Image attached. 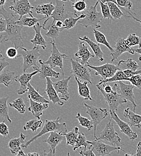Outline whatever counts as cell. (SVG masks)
Here are the masks:
<instances>
[{"instance_id":"6da1fadb","label":"cell","mask_w":141,"mask_h":156,"mask_svg":"<svg viewBox=\"0 0 141 156\" xmlns=\"http://www.w3.org/2000/svg\"><path fill=\"white\" fill-rule=\"evenodd\" d=\"M0 14L7 21L6 30L0 34V44L4 41H10L17 49L23 47V39L21 34L23 26L16 23V21L19 19L17 18L16 15L8 12L3 6L0 7Z\"/></svg>"},{"instance_id":"7a4b0ae2","label":"cell","mask_w":141,"mask_h":156,"mask_svg":"<svg viewBox=\"0 0 141 156\" xmlns=\"http://www.w3.org/2000/svg\"><path fill=\"white\" fill-rule=\"evenodd\" d=\"M60 117H58L56 119L54 120H48L46 119L44 122V125L41 129V132L35 136L33 137L31 139L28 141L25 142L22 145V147L25 148H27L32 142H33L35 140L37 139L39 137L43 136L44 134L48 133H51V132L56 131V132H60L61 133H67V125L65 122H60Z\"/></svg>"},{"instance_id":"3957f363","label":"cell","mask_w":141,"mask_h":156,"mask_svg":"<svg viewBox=\"0 0 141 156\" xmlns=\"http://www.w3.org/2000/svg\"><path fill=\"white\" fill-rule=\"evenodd\" d=\"M69 1H63L62 0H57L55 9L53 11L51 18H53L52 23H55L57 20L62 22L67 18L70 17H78L76 12L70 5Z\"/></svg>"},{"instance_id":"277c9868","label":"cell","mask_w":141,"mask_h":156,"mask_svg":"<svg viewBox=\"0 0 141 156\" xmlns=\"http://www.w3.org/2000/svg\"><path fill=\"white\" fill-rule=\"evenodd\" d=\"M96 86L99 90V92H100L102 94L106 102L109 105L110 111L117 112L120 105L127 103V100L123 98V96L118 91L119 88L117 83H115V85L112 87V91L109 93H106L103 90V87H101L100 85L97 84Z\"/></svg>"},{"instance_id":"5b68a950","label":"cell","mask_w":141,"mask_h":156,"mask_svg":"<svg viewBox=\"0 0 141 156\" xmlns=\"http://www.w3.org/2000/svg\"><path fill=\"white\" fill-rule=\"evenodd\" d=\"M99 3V1H97L94 5H91L90 8L86 9L84 11L85 16L79 20L78 22L79 24L86 28L90 26L97 28H100V25L99 23L103 18L102 13L97 10V6Z\"/></svg>"},{"instance_id":"8992f818","label":"cell","mask_w":141,"mask_h":156,"mask_svg":"<svg viewBox=\"0 0 141 156\" xmlns=\"http://www.w3.org/2000/svg\"><path fill=\"white\" fill-rule=\"evenodd\" d=\"M18 51V57L22 56L23 59V72H26V70L33 66H37V62L39 61V57L41 56L39 52V46H36L31 50L23 47H20Z\"/></svg>"},{"instance_id":"52a82bcc","label":"cell","mask_w":141,"mask_h":156,"mask_svg":"<svg viewBox=\"0 0 141 156\" xmlns=\"http://www.w3.org/2000/svg\"><path fill=\"white\" fill-rule=\"evenodd\" d=\"M70 61L72 64V70L70 73L80 80L87 81L88 83L93 84L91 81L92 77L91 75V69L86 64H82L78 60L71 58Z\"/></svg>"},{"instance_id":"ba28073f","label":"cell","mask_w":141,"mask_h":156,"mask_svg":"<svg viewBox=\"0 0 141 156\" xmlns=\"http://www.w3.org/2000/svg\"><path fill=\"white\" fill-rule=\"evenodd\" d=\"M85 106L86 108V113L91 117V120L94 124V137L96 139V129L98 125L100 124L101 121L108 115V111L106 109L97 108L94 106L89 105L87 103H84Z\"/></svg>"},{"instance_id":"9c48e42d","label":"cell","mask_w":141,"mask_h":156,"mask_svg":"<svg viewBox=\"0 0 141 156\" xmlns=\"http://www.w3.org/2000/svg\"><path fill=\"white\" fill-rule=\"evenodd\" d=\"M50 43L52 46L51 54L50 57L46 61H43L44 63L49 65L52 68L59 67L62 72V78L64 77V73L63 70V61L67 58V55L61 54L58 49L55 42L51 41Z\"/></svg>"},{"instance_id":"30bf717a","label":"cell","mask_w":141,"mask_h":156,"mask_svg":"<svg viewBox=\"0 0 141 156\" xmlns=\"http://www.w3.org/2000/svg\"><path fill=\"white\" fill-rule=\"evenodd\" d=\"M112 119L111 118L109 122L106 124L104 129L101 132L99 137L96 139L107 141L114 145H116L121 144V139L115 130L114 124L111 122Z\"/></svg>"},{"instance_id":"8fae6325","label":"cell","mask_w":141,"mask_h":156,"mask_svg":"<svg viewBox=\"0 0 141 156\" xmlns=\"http://www.w3.org/2000/svg\"><path fill=\"white\" fill-rule=\"evenodd\" d=\"M9 8L14 12L15 15L19 16L18 20H20L26 15H29L31 17H33V9L34 7L31 5L29 0H13L12 2V5Z\"/></svg>"},{"instance_id":"7c38bea8","label":"cell","mask_w":141,"mask_h":156,"mask_svg":"<svg viewBox=\"0 0 141 156\" xmlns=\"http://www.w3.org/2000/svg\"><path fill=\"white\" fill-rule=\"evenodd\" d=\"M93 146V151L96 156H109L111 153L114 151H125L120 147H115V145H109L102 142L100 140L95 139L93 141H88Z\"/></svg>"},{"instance_id":"4fadbf2b","label":"cell","mask_w":141,"mask_h":156,"mask_svg":"<svg viewBox=\"0 0 141 156\" xmlns=\"http://www.w3.org/2000/svg\"><path fill=\"white\" fill-rule=\"evenodd\" d=\"M86 65L90 69L96 71V75L100 76V80H105L108 78H111L113 76L118 70H121L118 66L111 63H106L100 66H94L88 62Z\"/></svg>"},{"instance_id":"5bb4252c","label":"cell","mask_w":141,"mask_h":156,"mask_svg":"<svg viewBox=\"0 0 141 156\" xmlns=\"http://www.w3.org/2000/svg\"><path fill=\"white\" fill-rule=\"evenodd\" d=\"M111 118L115 121V122L117 123L118 126L119 127L121 132L129 138H130L131 140H135L137 139L138 135L136 133L134 132L131 128V126L129 123H127L124 122V121L121 120V119L118 116V115L116 114V112L110 111H109Z\"/></svg>"},{"instance_id":"9a60e30c","label":"cell","mask_w":141,"mask_h":156,"mask_svg":"<svg viewBox=\"0 0 141 156\" xmlns=\"http://www.w3.org/2000/svg\"><path fill=\"white\" fill-rule=\"evenodd\" d=\"M118 83L120 87L118 88V91L123 98L127 100H129L132 105H133V111L135 112L136 108L137 107L135 96L133 93V90L135 88V86L131 84H125L122 82V80L118 81Z\"/></svg>"},{"instance_id":"2e32d148","label":"cell","mask_w":141,"mask_h":156,"mask_svg":"<svg viewBox=\"0 0 141 156\" xmlns=\"http://www.w3.org/2000/svg\"><path fill=\"white\" fill-rule=\"evenodd\" d=\"M64 137L65 136L64 135L63 133H61L60 132H51L49 136L47 139L43 140V142H46L50 145L49 153L45 154L55 156L56 147L64 139Z\"/></svg>"},{"instance_id":"e0dca14e","label":"cell","mask_w":141,"mask_h":156,"mask_svg":"<svg viewBox=\"0 0 141 156\" xmlns=\"http://www.w3.org/2000/svg\"><path fill=\"white\" fill-rule=\"evenodd\" d=\"M125 52H129L133 55L135 52L133 51V49L131 47L129 46L125 42V40L123 38H120L116 41L115 46L114 48V52L111 53L112 56L111 61L113 62L115 59L120 57L121 55Z\"/></svg>"},{"instance_id":"ac0fdd59","label":"cell","mask_w":141,"mask_h":156,"mask_svg":"<svg viewBox=\"0 0 141 156\" xmlns=\"http://www.w3.org/2000/svg\"><path fill=\"white\" fill-rule=\"evenodd\" d=\"M39 62L41 64V68H39V66H33V68L34 70H38L39 72V76L41 79H44L46 77H52L58 79L60 76V73L57 72L53 70V68H52L49 65L44 63L42 59H39Z\"/></svg>"},{"instance_id":"d6986e66","label":"cell","mask_w":141,"mask_h":156,"mask_svg":"<svg viewBox=\"0 0 141 156\" xmlns=\"http://www.w3.org/2000/svg\"><path fill=\"white\" fill-rule=\"evenodd\" d=\"M72 76H69L66 79L62 78L60 80L53 83V86L58 94H60L61 99L64 101L69 100L70 94L69 92V82Z\"/></svg>"},{"instance_id":"ffe728a7","label":"cell","mask_w":141,"mask_h":156,"mask_svg":"<svg viewBox=\"0 0 141 156\" xmlns=\"http://www.w3.org/2000/svg\"><path fill=\"white\" fill-rule=\"evenodd\" d=\"M38 70H35L32 73L23 72V74L16 76L15 78V81L19 82L20 84V88L17 91L18 94L22 95L28 91V84L31 80L33 76L39 73Z\"/></svg>"},{"instance_id":"44dd1931","label":"cell","mask_w":141,"mask_h":156,"mask_svg":"<svg viewBox=\"0 0 141 156\" xmlns=\"http://www.w3.org/2000/svg\"><path fill=\"white\" fill-rule=\"evenodd\" d=\"M78 51L75 53V56L77 57V60L81 59V63L82 64H86L88 62V60L91 58H94L95 55L91 54L88 49L87 44L85 41H82L78 45Z\"/></svg>"},{"instance_id":"7402d4cb","label":"cell","mask_w":141,"mask_h":156,"mask_svg":"<svg viewBox=\"0 0 141 156\" xmlns=\"http://www.w3.org/2000/svg\"><path fill=\"white\" fill-rule=\"evenodd\" d=\"M46 88L45 90V92L47 94V96L49 99L52 101L53 104L58 103L60 106H63L64 102L58 96L57 92L53 86V82L51 80L50 77H46Z\"/></svg>"},{"instance_id":"603a6c76","label":"cell","mask_w":141,"mask_h":156,"mask_svg":"<svg viewBox=\"0 0 141 156\" xmlns=\"http://www.w3.org/2000/svg\"><path fill=\"white\" fill-rule=\"evenodd\" d=\"M30 106L28 108V111H30L33 115L35 118L40 119L41 117L43 115V111L48 108L49 103H41L35 101L31 98H28Z\"/></svg>"},{"instance_id":"cb8c5ba5","label":"cell","mask_w":141,"mask_h":156,"mask_svg":"<svg viewBox=\"0 0 141 156\" xmlns=\"http://www.w3.org/2000/svg\"><path fill=\"white\" fill-rule=\"evenodd\" d=\"M33 28L36 31V35L34 38L31 40L30 41L31 42L34 46H41L43 50L46 49L47 44L49 43L45 40L41 34V29L42 28V26H41L39 22H38Z\"/></svg>"},{"instance_id":"d4e9b609","label":"cell","mask_w":141,"mask_h":156,"mask_svg":"<svg viewBox=\"0 0 141 156\" xmlns=\"http://www.w3.org/2000/svg\"><path fill=\"white\" fill-rule=\"evenodd\" d=\"M26 137V135L21 133L19 137L14 138L10 140L8 147L13 155L16 156L17 154L21 150L22 145L25 143L24 142Z\"/></svg>"},{"instance_id":"484cf974","label":"cell","mask_w":141,"mask_h":156,"mask_svg":"<svg viewBox=\"0 0 141 156\" xmlns=\"http://www.w3.org/2000/svg\"><path fill=\"white\" fill-rule=\"evenodd\" d=\"M123 115L129 119V124L131 127L141 128V115L136 114L135 112L130 110L129 108L124 109Z\"/></svg>"},{"instance_id":"4316f807","label":"cell","mask_w":141,"mask_h":156,"mask_svg":"<svg viewBox=\"0 0 141 156\" xmlns=\"http://www.w3.org/2000/svg\"><path fill=\"white\" fill-rule=\"evenodd\" d=\"M79 39L81 41H85L92 49L93 51L94 52V54L95 55V56L99 59V61L100 62H103L104 61V54L102 52L100 46V44L97 42H94L93 40H91L89 37H88L87 36H83V37H79Z\"/></svg>"},{"instance_id":"83f0119b","label":"cell","mask_w":141,"mask_h":156,"mask_svg":"<svg viewBox=\"0 0 141 156\" xmlns=\"http://www.w3.org/2000/svg\"><path fill=\"white\" fill-rule=\"evenodd\" d=\"M55 6L52 2L48 4H41L35 8V11L37 14L43 15L46 19L49 18L50 20L51 15L55 9Z\"/></svg>"},{"instance_id":"f1b7e54d","label":"cell","mask_w":141,"mask_h":156,"mask_svg":"<svg viewBox=\"0 0 141 156\" xmlns=\"http://www.w3.org/2000/svg\"><path fill=\"white\" fill-rule=\"evenodd\" d=\"M9 96L0 98V119L2 121H8L12 123V120L9 114V108L7 106V101Z\"/></svg>"},{"instance_id":"f546056e","label":"cell","mask_w":141,"mask_h":156,"mask_svg":"<svg viewBox=\"0 0 141 156\" xmlns=\"http://www.w3.org/2000/svg\"><path fill=\"white\" fill-rule=\"evenodd\" d=\"M15 73L9 70H4L0 73V83L9 87L15 81Z\"/></svg>"},{"instance_id":"4dcf8cb0","label":"cell","mask_w":141,"mask_h":156,"mask_svg":"<svg viewBox=\"0 0 141 156\" xmlns=\"http://www.w3.org/2000/svg\"><path fill=\"white\" fill-rule=\"evenodd\" d=\"M28 97L31 98L33 100L41 103H49V101L46 99V97H43L40 94L39 91L32 86L30 82L28 84Z\"/></svg>"},{"instance_id":"1f68e13d","label":"cell","mask_w":141,"mask_h":156,"mask_svg":"<svg viewBox=\"0 0 141 156\" xmlns=\"http://www.w3.org/2000/svg\"><path fill=\"white\" fill-rule=\"evenodd\" d=\"M75 78L76 81L78 85V93L79 95L83 98L85 100H93V98L90 95V91L89 87L88 86V82L83 81V82H81V80L78 78Z\"/></svg>"},{"instance_id":"d6a6232c","label":"cell","mask_w":141,"mask_h":156,"mask_svg":"<svg viewBox=\"0 0 141 156\" xmlns=\"http://www.w3.org/2000/svg\"><path fill=\"white\" fill-rule=\"evenodd\" d=\"M117 66L121 70L129 69L132 71H136L139 67L138 64L132 58H129L127 60H120L118 62Z\"/></svg>"},{"instance_id":"836d02e7","label":"cell","mask_w":141,"mask_h":156,"mask_svg":"<svg viewBox=\"0 0 141 156\" xmlns=\"http://www.w3.org/2000/svg\"><path fill=\"white\" fill-rule=\"evenodd\" d=\"M109 7L110 12L114 20H120L122 16L127 18L126 15L121 10L119 5L113 2H106Z\"/></svg>"},{"instance_id":"e575fe53","label":"cell","mask_w":141,"mask_h":156,"mask_svg":"<svg viewBox=\"0 0 141 156\" xmlns=\"http://www.w3.org/2000/svg\"><path fill=\"white\" fill-rule=\"evenodd\" d=\"M79 132V128L78 127H75L69 132L63 133L66 138V144L67 145H71L72 147L75 146L78 137Z\"/></svg>"},{"instance_id":"d590c367","label":"cell","mask_w":141,"mask_h":156,"mask_svg":"<svg viewBox=\"0 0 141 156\" xmlns=\"http://www.w3.org/2000/svg\"><path fill=\"white\" fill-rule=\"evenodd\" d=\"M44 19H46L45 17L41 19H37L36 18L33 17H26L23 16L21 19L18 20L16 21V23L22 25V26H26L28 27H33L36 23H37L39 21Z\"/></svg>"},{"instance_id":"8d00e7d4","label":"cell","mask_w":141,"mask_h":156,"mask_svg":"<svg viewBox=\"0 0 141 156\" xmlns=\"http://www.w3.org/2000/svg\"><path fill=\"white\" fill-rule=\"evenodd\" d=\"M82 147H84L85 148L84 149H86L87 148H91V147L93 146L91 144H90L88 142V140H86V138L85 135H84V133L81 132H79V135L77 138L76 144L73 147V150L76 151Z\"/></svg>"},{"instance_id":"74e56055","label":"cell","mask_w":141,"mask_h":156,"mask_svg":"<svg viewBox=\"0 0 141 156\" xmlns=\"http://www.w3.org/2000/svg\"><path fill=\"white\" fill-rule=\"evenodd\" d=\"M48 30V33H45V36H46L48 37L51 38L52 40V41L55 42V40L58 37L60 32L63 30L62 28H58L55 23H51V25L49 26V28Z\"/></svg>"},{"instance_id":"f35d334b","label":"cell","mask_w":141,"mask_h":156,"mask_svg":"<svg viewBox=\"0 0 141 156\" xmlns=\"http://www.w3.org/2000/svg\"><path fill=\"white\" fill-rule=\"evenodd\" d=\"M130 78H127L125 75L124 74V72L121 70H118L113 76L111 78H108L105 80H100V83H97L98 85H101L104 83H108V82H115V81H120V80H128L129 81Z\"/></svg>"},{"instance_id":"ab89813d","label":"cell","mask_w":141,"mask_h":156,"mask_svg":"<svg viewBox=\"0 0 141 156\" xmlns=\"http://www.w3.org/2000/svg\"><path fill=\"white\" fill-rule=\"evenodd\" d=\"M93 33L94 34L97 43L106 46L110 50L111 52H114V48H112L109 44V43L107 39L106 38V36H104V34H103L101 32L96 29L93 30Z\"/></svg>"},{"instance_id":"60d3db41","label":"cell","mask_w":141,"mask_h":156,"mask_svg":"<svg viewBox=\"0 0 141 156\" xmlns=\"http://www.w3.org/2000/svg\"><path fill=\"white\" fill-rule=\"evenodd\" d=\"M85 14L83 13L80 16L74 18V17H70L69 18H67L66 20H64L63 22V26H62V30H70L74 27H75L76 23L81 20L85 18Z\"/></svg>"},{"instance_id":"b9f144b4","label":"cell","mask_w":141,"mask_h":156,"mask_svg":"<svg viewBox=\"0 0 141 156\" xmlns=\"http://www.w3.org/2000/svg\"><path fill=\"white\" fill-rule=\"evenodd\" d=\"M43 124V121L40 119H31L28 121L23 126L24 130H31L33 132H36L38 129H39Z\"/></svg>"},{"instance_id":"7bdbcfd3","label":"cell","mask_w":141,"mask_h":156,"mask_svg":"<svg viewBox=\"0 0 141 156\" xmlns=\"http://www.w3.org/2000/svg\"><path fill=\"white\" fill-rule=\"evenodd\" d=\"M9 105L10 107L16 109L20 114H24L26 111V105L22 98H18L13 100L12 103H9Z\"/></svg>"},{"instance_id":"ee69618b","label":"cell","mask_w":141,"mask_h":156,"mask_svg":"<svg viewBox=\"0 0 141 156\" xmlns=\"http://www.w3.org/2000/svg\"><path fill=\"white\" fill-rule=\"evenodd\" d=\"M76 118L78 119L81 126L86 128L88 131L91 130L93 127H94V124L92 120H90L86 117H82L79 112L78 113Z\"/></svg>"},{"instance_id":"f6af8a7d","label":"cell","mask_w":141,"mask_h":156,"mask_svg":"<svg viewBox=\"0 0 141 156\" xmlns=\"http://www.w3.org/2000/svg\"><path fill=\"white\" fill-rule=\"evenodd\" d=\"M125 42L126 44L130 47L139 45V47L141 48V37L136 36L135 34H129L125 40Z\"/></svg>"},{"instance_id":"bcb514c9","label":"cell","mask_w":141,"mask_h":156,"mask_svg":"<svg viewBox=\"0 0 141 156\" xmlns=\"http://www.w3.org/2000/svg\"><path fill=\"white\" fill-rule=\"evenodd\" d=\"M98 1L99 2V4H100L101 13L103 15V19H108L111 20V22H112V20H114L113 18L111 16V14L110 12V9H109V7L108 4L102 2L100 1Z\"/></svg>"},{"instance_id":"7dc6e473","label":"cell","mask_w":141,"mask_h":156,"mask_svg":"<svg viewBox=\"0 0 141 156\" xmlns=\"http://www.w3.org/2000/svg\"><path fill=\"white\" fill-rule=\"evenodd\" d=\"M72 7L76 12H84L86 9L87 4L85 0H80L77 1L75 2L72 3Z\"/></svg>"},{"instance_id":"c3c4849f","label":"cell","mask_w":141,"mask_h":156,"mask_svg":"<svg viewBox=\"0 0 141 156\" xmlns=\"http://www.w3.org/2000/svg\"><path fill=\"white\" fill-rule=\"evenodd\" d=\"M129 82L135 86V87L138 88L139 89H141V75L140 74L134 75L130 78Z\"/></svg>"},{"instance_id":"681fc988","label":"cell","mask_w":141,"mask_h":156,"mask_svg":"<svg viewBox=\"0 0 141 156\" xmlns=\"http://www.w3.org/2000/svg\"><path fill=\"white\" fill-rule=\"evenodd\" d=\"M6 55L9 58L17 59L18 58V51L15 47L10 48L6 51Z\"/></svg>"},{"instance_id":"f907efd6","label":"cell","mask_w":141,"mask_h":156,"mask_svg":"<svg viewBox=\"0 0 141 156\" xmlns=\"http://www.w3.org/2000/svg\"><path fill=\"white\" fill-rule=\"evenodd\" d=\"M0 135L3 137H6L7 136L10 137L9 127L5 124L4 121L0 122Z\"/></svg>"},{"instance_id":"816d5d0a","label":"cell","mask_w":141,"mask_h":156,"mask_svg":"<svg viewBox=\"0 0 141 156\" xmlns=\"http://www.w3.org/2000/svg\"><path fill=\"white\" fill-rule=\"evenodd\" d=\"M122 71L124 72L125 76L127 78H131L132 76H133L134 75L141 74V70H137L136 71H132V70H129V69H126V70H122Z\"/></svg>"},{"instance_id":"f5cc1de1","label":"cell","mask_w":141,"mask_h":156,"mask_svg":"<svg viewBox=\"0 0 141 156\" xmlns=\"http://www.w3.org/2000/svg\"><path fill=\"white\" fill-rule=\"evenodd\" d=\"M79 154L83 156H96L93 150H91V148H88V150H87L86 149L82 150L80 151Z\"/></svg>"},{"instance_id":"db71d44e","label":"cell","mask_w":141,"mask_h":156,"mask_svg":"<svg viewBox=\"0 0 141 156\" xmlns=\"http://www.w3.org/2000/svg\"><path fill=\"white\" fill-rule=\"evenodd\" d=\"M7 28V21L4 18H0V34L4 32Z\"/></svg>"},{"instance_id":"11a10c76","label":"cell","mask_w":141,"mask_h":156,"mask_svg":"<svg viewBox=\"0 0 141 156\" xmlns=\"http://www.w3.org/2000/svg\"><path fill=\"white\" fill-rule=\"evenodd\" d=\"M9 65V63L5 60V58L4 57H0V73Z\"/></svg>"},{"instance_id":"9f6ffc18","label":"cell","mask_w":141,"mask_h":156,"mask_svg":"<svg viewBox=\"0 0 141 156\" xmlns=\"http://www.w3.org/2000/svg\"><path fill=\"white\" fill-rule=\"evenodd\" d=\"M103 90H104L106 93H111V92L112 91V90H113L112 87L111 86H110L109 85H108L107 83H103Z\"/></svg>"},{"instance_id":"6f0895ef","label":"cell","mask_w":141,"mask_h":156,"mask_svg":"<svg viewBox=\"0 0 141 156\" xmlns=\"http://www.w3.org/2000/svg\"><path fill=\"white\" fill-rule=\"evenodd\" d=\"M132 156H141V141L139 142L138 144V149L136 153L135 154H132Z\"/></svg>"},{"instance_id":"680465c9","label":"cell","mask_w":141,"mask_h":156,"mask_svg":"<svg viewBox=\"0 0 141 156\" xmlns=\"http://www.w3.org/2000/svg\"><path fill=\"white\" fill-rule=\"evenodd\" d=\"M133 50L135 52H136L137 54L141 55L140 57L139 58V61H141V48H139L138 49H133Z\"/></svg>"},{"instance_id":"91938a15","label":"cell","mask_w":141,"mask_h":156,"mask_svg":"<svg viewBox=\"0 0 141 156\" xmlns=\"http://www.w3.org/2000/svg\"><path fill=\"white\" fill-rule=\"evenodd\" d=\"M55 25L58 27V28H61L62 29V26H63V22L61 20H57L56 21V23Z\"/></svg>"},{"instance_id":"94428289","label":"cell","mask_w":141,"mask_h":156,"mask_svg":"<svg viewBox=\"0 0 141 156\" xmlns=\"http://www.w3.org/2000/svg\"><path fill=\"white\" fill-rule=\"evenodd\" d=\"M26 156H39V154L35 152V153H29L26 154Z\"/></svg>"},{"instance_id":"6125c7cd","label":"cell","mask_w":141,"mask_h":156,"mask_svg":"<svg viewBox=\"0 0 141 156\" xmlns=\"http://www.w3.org/2000/svg\"><path fill=\"white\" fill-rule=\"evenodd\" d=\"M17 156H26V154H25L24 152L21 150L17 154Z\"/></svg>"},{"instance_id":"be15d7a7","label":"cell","mask_w":141,"mask_h":156,"mask_svg":"<svg viewBox=\"0 0 141 156\" xmlns=\"http://www.w3.org/2000/svg\"><path fill=\"white\" fill-rule=\"evenodd\" d=\"M7 0H0V7L1 6H4L7 2Z\"/></svg>"},{"instance_id":"e7e4bbea","label":"cell","mask_w":141,"mask_h":156,"mask_svg":"<svg viewBox=\"0 0 141 156\" xmlns=\"http://www.w3.org/2000/svg\"><path fill=\"white\" fill-rule=\"evenodd\" d=\"M62 1H69L70 2L73 3V2H75L76 1H77L78 0H62Z\"/></svg>"},{"instance_id":"03108f58","label":"cell","mask_w":141,"mask_h":156,"mask_svg":"<svg viewBox=\"0 0 141 156\" xmlns=\"http://www.w3.org/2000/svg\"><path fill=\"white\" fill-rule=\"evenodd\" d=\"M0 57H2V54L1 52H0Z\"/></svg>"}]
</instances>
